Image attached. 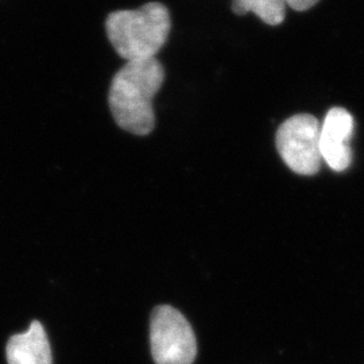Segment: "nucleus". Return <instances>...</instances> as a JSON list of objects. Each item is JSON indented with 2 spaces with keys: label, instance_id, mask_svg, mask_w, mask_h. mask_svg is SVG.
Masks as SVG:
<instances>
[{
  "label": "nucleus",
  "instance_id": "obj_1",
  "mask_svg": "<svg viewBox=\"0 0 364 364\" xmlns=\"http://www.w3.org/2000/svg\"><path fill=\"white\" fill-rule=\"evenodd\" d=\"M165 81V69L156 58L127 61L117 70L109 88V108L117 126L134 135L154 130L153 99Z\"/></svg>",
  "mask_w": 364,
  "mask_h": 364
},
{
  "label": "nucleus",
  "instance_id": "obj_2",
  "mask_svg": "<svg viewBox=\"0 0 364 364\" xmlns=\"http://www.w3.org/2000/svg\"><path fill=\"white\" fill-rule=\"evenodd\" d=\"M169 10L156 1L139 10L109 14L105 22L107 36L117 54L127 61L156 58L169 37Z\"/></svg>",
  "mask_w": 364,
  "mask_h": 364
},
{
  "label": "nucleus",
  "instance_id": "obj_3",
  "mask_svg": "<svg viewBox=\"0 0 364 364\" xmlns=\"http://www.w3.org/2000/svg\"><path fill=\"white\" fill-rule=\"evenodd\" d=\"M150 343L156 364H192L197 356L192 326L169 305L156 306L151 314Z\"/></svg>",
  "mask_w": 364,
  "mask_h": 364
},
{
  "label": "nucleus",
  "instance_id": "obj_4",
  "mask_svg": "<svg viewBox=\"0 0 364 364\" xmlns=\"http://www.w3.org/2000/svg\"><path fill=\"white\" fill-rule=\"evenodd\" d=\"M318 120L308 114L289 117L277 131V149L284 162L301 176L316 174L323 162Z\"/></svg>",
  "mask_w": 364,
  "mask_h": 364
},
{
  "label": "nucleus",
  "instance_id": "obj_5",
  "mask_svg": "<svg viewBox=\"0 0 364 364\" xmlns=\"http://www.w3.org/2000/svg\"><path fill=\"white\" fill-rule=\"evenodd\" d=\"M353 132V117L344 108H332L320 127V153L323 161L335 171L351 165L350 139Z\"/></svg>",
  "mask_w": 364,
  "mask_h": 364
},
{
  "label": "nucleus",
  "instance_id": "obj_6",
  "mask_svg": "<svg viewBox=\"0 0 364 364\" xmlns=\"http://www.w3.org/2000/svg\"><path fill=\"white\" fill-rule=\"evenodd\" d=\"M6 356L9 364H53L52 350L39 321H33L25 333L9 340Z\"/></svg>",
  "mask_w": 364,
  "mask_h": 364
},
{
  "label": "nucleus",
  "instance_id": "obj_7",
  "mask_svg": "<svg viewBox=\"0 0 364 364\" xmlns=\"http://www.w3.org/2000/svg\"><path fill=\"white\" fill-rule=\"evenodd\" d=\"M285 0H232V11L237 15L255 14L262 22L278 26L285 21Z\"/></svg>",
  "mask_w": 364,
  "mask_h": 364
},
{
  "label": "nucleus",
  "instance_id": "obj_8",
  "mask_svg": "<svg viewBox=\"0 0 364 364\" xmlns=\"http://www.w3.org/2000/svg\"><path fill=\"white\" fill-rule=\"evenodd\" d=\"M287 6L296 11H306L316 6L320 0H285Z\"/></svg>",
  "mask_w": 364,
  "mask_h": 364
}]
</instances>
